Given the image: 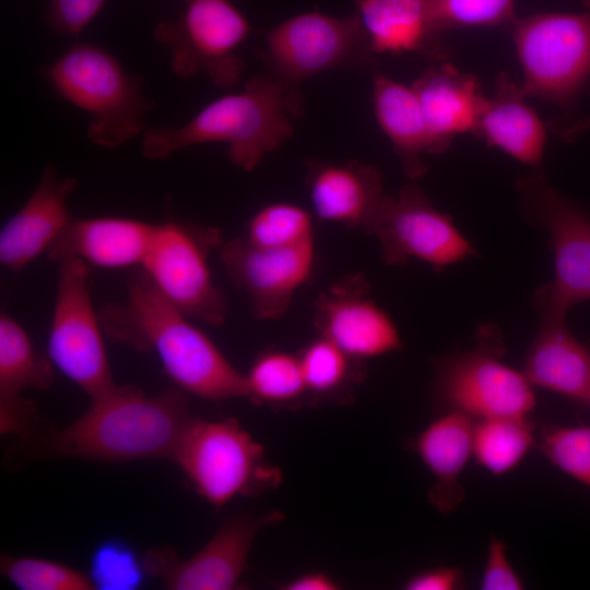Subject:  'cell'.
Segmentation results:
<instances>
[{
    "label": "cell",
    "mask_w": 590,
    "mask_h": 590,
    "mask_svg": "<svg viewBox=\"0 0 590 590\" xmlns=\"http://www.w3.org/2000/svg\"><path fill=\"white\" fill-rule=\"evenodd\" d=\"M505 352L500 330L480 326L474 347L435 362L437 404L474 418H529L536 403L533 385L524 371L502 362Z\"/></svg>",
    "instance_id": "obj_7"
},
{
    "label": "cell",
    "mask_w": 590,
    "mask_h": 590,
    "mask_svg": "<svg viewBox=\"0 0 590 590\" xmlns=\"http://www.w3.org/2000/svg\"><path fill=\"white\" fill-rule=\"evenodd\" d=\"M78 187L71 176H60L48 163L33 192L1 227L0 263L20 272L46 252L72 220L69 199Z\"/></svg>",
    "instance_id": "obj_18"
},
{
    "label": "cell",
    "mask_w": 590,
    "mask_h": 590,
    "mask_svg": "<svg viewBox=\"0 0 590 590\" xmlns=\"http://www.w3.org/2000/svg\"><path fill=\"white\" fill-rule=\"evenodd\" d=\"M309 405L347 403L366 376L365 362L356 359L331 341L318 337L298 353Z\"/></svg>",
    "instance_id": "obj_27"
},
{
    "label": "cell",
    "mask_w": 590,
    "mask_h": 590,
    "mask_svg": "<svg viewBox=\"0 0 590 590\" xmlns=\"http://www.w3.org/2000/svg\"><path fill=\"white\" fill-rule=\"evenodd\" d=\"M474 420L463 412L446 411L408 441L435 477L428 500L442 514L457 509L464 498L459 477L473 452Z\"/></svg>",
    "instance_id": "obj_23"
},
{
    "label": "cell",
    "mask_w": 590,
    "mask_h": 590,
    "mask_svg": "<svg viewBox=\"0 0 590 590\" xmlns=\"http://www.w3.org/2000/svg\"><path fill=\"white\" fill-rule=\"evenodd\" d=\"M306 187L317 217L371 235L389 196L381 172L356 161L309 163Z\"/></svg>",
    "instance_id": "obj_17"
},
{
    "label": "cell",
    "mask_w": 590,
    "mask_h": 590,
    "mask_svg": "<svg viewBox=\"0 0 590 590\" xmlns=\"http://www.w3.org/2000/svg\"><path fill=\"white\" fill-rule=\"evenodd\" d=\"M585 405H587L588 408H590V397H589V399L587 400V402L585 403Z\"/></svg>",
    "instance_id": "obj_40"
},
{
    "label": "cell",
    "mask_w": 590,
    "mask_h": 590,
    "mask_svg": "<svg viewBox=\"0 0 590 590\" xmlns=\"http://www.w3.org/2000/svg\"><path fill=\"white\" fill-rule=\"evenodd\" d=\"M91 402L81 417L48 437L50 453L109 462L172 459L193 418L180 389L146 396L116 385Z\"/></svg>",
    "instance_id": "obj_3"
},
{
    "label": "cell",
    "mask_w": 590,
    "mask_h": 590,
    "mask_svg": "<svg viewBox=\"0 0 590 590\" xmlns=\"http://www.w3.org/2000/svg\"><path fill=\"white\" fill-rule=\"evenodd\" d=\"M432 20L436 31L459 27L509 28L518 19L515 0H429Z\"/></svg>",
    "instance_id": "obj_32"
},
{
    "label": "cell",
    "mask_w": 590,
    "mask_h": 590,
    "mask_svg": "<svg viewBox=\"0 0 590 590\" xmlns=\"http://www.w3.org/2000/svg\"><path fill=\"white\" fill-rule=\"evenodd\" d=\"M56 296L47 340L54 366L95 399L116 384L103 339V327L93 306L90 266L80 259L57 263Z\"/></svg>",
    "instance_id": "obj_9"
},
{
    "label": "cell",
    "mask_w": 590,
    "mask_h": 590,
    "mask_svg": "<svg viewBox=\"0 0 590 590\" xmlns=\"http://www.w3.org/2000/svg\"><path fill=\"white\" fill-rule=\"evenodd\" d=\"M429 131L434 154L456 135L474 131L487 96L479 80L449 63L428 68L412 85Z\"/></svg>",
    "instance_id": "obj_22"
},
{
    "label": "cell",
    "mask_w": 590,
    "mask_h": 590,
    "mask_svg": "<svg viewBox=\"0 0 590 590\" xmlns=\"http://www.w3.org/2000/svg\"><path fill=\"white\" fill-rule=\"evenodd\" d=\"M373 235L388 266H402L416 258L440 271L476 255L451 217L439 212L413 182L397 196H388Z\"/></svg>",
    "instance_id": "obj_13"
},
{
    "label": "cell",
    "mask_w": 590,
    "mask_h": 590,
    "mask_svg": "<svg viewBox=\"0 0 590 590\" xmlns=\"http://www.w3.org/2000/svg\"><path fill=\"white\" fill-rule=\"evenodd\" d=\"M244 237L260 247H291L314 240L312 214L291 202H272L252 214Z\"/></svg>",
    "instance_id": "obj_30"
},
{
    "label": "cell",
    "mask_w": 590,
    "mask_h": 590,
    "mask_svg": "<svg viewBox=\"0 0 590 590\" xmlns=\"http://www.w3.org/2000/svg\"><path fill=\"white\" fill-rule=\"evenodd\" d=\"M481 589L521 590L523 582L507 557L506 544L491 536L487 557L483 570Z\"/></svg>",
    "instance_id": "obj_36"
},
{
    "label": "cell",
    "mask_w": 590,
    "mask_h": 590,
    "mask_svg": "<svg viewBox=\"0 0 590 590\" xmlns=\"http://www.w3.org/2000/svg\"><path fill=\"white\" fill-rule=\"evenodd\" d=\"M245 375L247 398L273 409L309 405L298 354L271 349L259 353Z\"/></svg>",
    "instance_id": "obj_28"
},
{
    "label": "cell",
    "mask_w": 590,
    "mask_h": 590,
    "mask_svg": "<svg viewBox=\"0 0 590 590\" xmlns=\"http://www.w3.org/2000/svg\"><path fill=\"white\" fill-rule=\"evenodd\" d=\"M315 253V240L270 248L252 245L244 236L220 249L228 278L247 295L252 315L260 320L285 315L295 293L312 275Z\"/></svg>",
    "instance_id": "obj_15"
},
{
    "label": "cell",
    "mask_w": 590,
    "mask_h": 590,
    "mask_svg": "<svg viewBox=\"0 0 590 590\" xmlns=\"http://www.w3.org/2000/svg\"><path fill=\"white\" fill-rule=\"evenodd\" d=\"M249 33L248 20L229 0H185L180 15L157 24L153 35L168 50L176 75L203 72L229 88L244 71L238 49Z\"/></svg>",
    "instance_id": "obj_11"
},
{
    "label": "cell",
    "mask_w": 590,
    "mask_h": 590,
    "mask_svg": "<svg viewBox=\"0 0 590 590\" xmlns=\"http://www.w3.org/2000/svg\"><path fill=\"white\" fill-rule=\"evenodd\" d=\"M366 40L374 55L421 52L440 60L448 48L433 23L429 0H356Z\"/></svg>",
    "instance_id": "obj_25"
},
{
    "label": "cell",
    "mask_w": 590,
    "mask_h": 590,
    "mask_svg": "<svg viewBox=\"0 0 590 590\" xmlns=\"http://www.w3.org/2000/svg\"><path fill=\"white\" fill-rule=\"evenodd\" d=\"M44 74L61 98L88 116L86 138L94 145L118 148L148 129L154 103L141 80L103 47L75 44L49 63Z\"/></svg>",
    "instance_id": "obj_4"
},
{
    "label": "cell",
    "mask_w": 590,
    "mask_h": 590,
    "mask_svg": "<svg viewBox=\"0 0 590 590\" xmlns=\"http://www.w3.org/2000/svg\"><path fill=\"white\" fill-rule=\"evenodd\" d=\"M314 324L320 337L359 361L403 347L393 320L369 297L361 275L343 278L318 296Z\"/></svg>",
    "instance_id": "obj_16"
},
{
    "label": "cell",
    "mask_w": 590,
    "mask_h": 590,
    "mask_svg": "<svg viewBox=\"0 0 590 590\" xmlns=\"http://www.w3.org/2000/svg\"><path fill=\"white\" fill-rule=\"evenodd\" d=\"M263 57L272 75L296 87L328 70L369 66L374 54L356 14L338 17L309 11L272 28Z\"/></svg>",
    "instance_id": "obj_12"
},
{
    "label": "cell",
    "mask_w": 590,
    "mask_h": 590,
    "mask_svg": "<svg viewBox=\"0 0 590 590\" xmlns=\"http://www.w3.org/2000/svg\"><path fill=\"white\" fill-rule=\"evenodd\" d=\"M473 430L476 462L494 475L514 470L534 445L533 424L529 418H477Z\"/></svg>",
    "instance_id": "obj_29"
},
{
    "label": "cell",
    "mask_w": 590,
    "mask_h": 590,
    "mask_svg": "<svg viewBox=\"0 0 590 590\" xmlns=\"http://www.w3.org/2000/svg\"><path fill=\"white\" fill-rule=\"evenodd\" d=\"M2 575L21 590H91L88 575L49 559L2 555Z\"/></svg>",
    "instance_id": "obj_31"
},
{
    "label": "cell",
    "mask_w": 590,
    "mask_h": 590,
    "mask_svg": "<svg viewBox=\"0 0 590 590\" xmlns=\"http://www.w3.org/2000/svg\"><path fill=\"white\" fill-rule=\"evenodd\" d=\"M371 101L376 120L391 142L404 174L410 179L422 177L427 169L423 154H434V145L412 86L377 74Z\"/></svg>",
    "instance_id": "obj_26"
},
{
    "label": "cell",
    "mask_w": 590,
    "mask_h": 590,
    "mask_svg": "<svg viewBox=\"0 0 590 590\" xmlns=\"http://www.w3.org/2000/svg\"><path fill=\"white\" fill-rule=\"evenodd\" d=\"M50 358L36 352L26 330L10 315H0V432L30 437L36 417L26 389L45 390L55 380Z\"/></svg>",
    "instance_id": "obj_19"
},
{
    "label": "cell",
    "mask_w": 590,
    "mask_h": 590,
    "mask_svg": "<svg viewBox=\"0 0 590 590\" xmlns=\"http://www.w3.org/2000/svg\"><path fill=\"white\" fill-rule=\"evenodd\" d=\"M539 449L556 468L590 486V426H545Z\"/></svg>",
    "instance_id": "obj_34"
},
{
    "label": "cell",
    "mask_w": 590,
    "mask_h": 590,
    "mask_svg": "<svg viewBox=\"0 0 590 590\" xmlns=\"http://www.w3.org/2000/svg\"><path fill=\"white\" fill-rule=\"evenodd\" d=\"M283 519L284 514L278 510L262 515L240 512L185 560H178L170 550H151L143 557L146 573L161 577L164 587L170 590L235 589L259 531Z\"/></svg>",
    "instance_id": "obj_14"
},
{
    "label": "cell",
    "mask_w": 590,
    "mask_h": 590,
    "mask_svg": "<svg viewBox=\"0 0 590 590\" xmlns=\"http://www.w3.org/2000/svg\"><path fill=\"white\" fill-rule=\"evenodd\" d=\"M508 30L526 95L571 111L590 88V10L538 13L517 19Z\"/></svg>",
    "instance_id": "obj_6"
},
{
    "label": "cell",
    "mask_w": 590,
    "mask_h": 590,
    "mask_svg": "<svg viewBox=\"0 0 590 590\" xmlns=\"http://www.w3.org/2000/svg\"><path fill=\"white\" fill-rule=\"evenodd\" d=\"M155 225L120 216L72 219L46 256L56 263L80 259L103 269L141 266Z\"/></svg>",
    "instance_id": "obj_20"
},
{
    "label": "cell",
    "mask_w": 590,
    "mask_h": 590,
    "mask_svg": "<svg viewBox=\"0 0 590 590\" xmlns=\"http://www.w3.org/2000/svg\"><path fill=\"white\" fill-rule=\"evenodd\" d=\"M106 0H50L46 11L49 28L63 35L81 33L102 11Z\"/></svg>",
    "instance_id": "obj_35"
},
{
    "label": "cell",
    "mask_w": 590,
    "mask_h": 590,
    "mask_svg": "<svg viewBox=\"0 0 590 590\" xmlns=\"http://www.w3.org/2000/svg\"><path fill=\"white\" fill-rule=\"evenodd\" d=\"M526 216L548 233L554 278L533 296L538 310L568 309L590 299V214L554 189L542 174L517 181Z\"/></svg>",
    "instance_id": "obj_10"
},
{
    "label": "cell",
    "mask_w": 590,
    "mask_h": 590,
    "mask_svg": "<svg viewBox=\"0 0 590 590\" xmlns=\"http://www.w3.org/2000/svg\"><path fill=\"white\" fill-rule=\"evenodd\" d=\"M98 314L107 337L138 351L154 352L184 392L210 401L247 398L245 375L142 269L129 276L126 298L106 304Z\"/></svg>",
    "instance_id": "obj_1"
},
{
    "label": "cell",
    "mask_w": 590,
    "mask_h": 590,
    "mask_svg": "<svg viewBox=\"0 0 590 590\" xmlns=\"http://www.w3.org/2000/svg\"><path fill=\"white\" fill-rule=\"evenodd\" d=\"M527 98L522 85L507 74L499 73L473 133L489 146L498 148L523 164L540 168L546 130Z\"/></svg>",
    "instance_id": "obj_24"
},
{
    "label": "cell",
    "mask_w": 590,
    "mask_h": 590,
    "mask_svg": "<svg viewBox=\"0 0 590 590\" xmlns=\"http://www.w3.org/2000/svg\"><path fill=\"white\" fill-rule=\"evenodd\" d=\"M465 586V577L459 567L440 566L418 571L403 583L406 590H459Z\"/></svg>",
    "instance_id": "obj_37"
},
{
    "label": "cell",
    "mask_w": 590,
    "mask_h": 590,
    "mask_svg": "<svg viewBox=\"0 0 590 590\" xmlns=\"http://www.w3.org/2000/svg\"><path fill=\"white\" fill-rule=\"evenodd\" d=\"M196 492L215 508L237 496L257 497L276 489L280 468L236 418H192L172 458Z\"/></svg>",
    "instance_id": "obj_5"
},
{
    "label": "cell",
    "mask_w": 590,
    "mask_h": 590,
    "mask_svg": "<svg viewBox=\"0 0 590 590\" xmlns=\"http://www.w3.org/2000/svg\"><path fill=\"white\" fill-rule=\"evenodd\" d=\"M281 588L284 590H337L341 587L339 582L327 573L312 570L297 576L282 585Z\"/></svg>",
    "instance_id": "obj_38"
},
{
    "label": "cell",
    "mask_w": 590,
    "mask_h": 590,
    "mask_svg": "<svg viewBox=\"0 0 590 590\" xmlns=\"http://www.w3.org/2000/svg\"><path fill=\"white\" fill-rule=\"evenodd\" d=\"M300 109L297 87L272 74L253 76L241 91L212 101L179 127L148 128L141 151L158 161L187 146L221 142L235 166L252 170L292 137Z\"/></svg>",
    "instance_id": "obj_2"
},
{
    "label": "cell",
    "mask_w": 590,
    "mask_h": 590,
    "mask_svg": "<svg viewBox=\"0 0 590 590\" xmlns=\"http://www.w3.org/2000/svg\"><path fill=\"white\" fill-rule=\"evenodd\" d=\"M148 575L143 559L125 542L101 543L91 557L90 578L94 589L133 590Z\"/></svg>",
    "instance_id": "obj_33"
},
{
    "label": "cell",
    "mask_w": 590,
    "mask_h": 590,
    "mask_svg": "<svg viewBox=\"0 0 590 590\" xmlns=\"http://www.w3.org/2000/svg\"><path fill=\"white\" fill-rule=\"evenodd\" d=\"M222 244L217 227L175 221L156 224L140 267L186 316L216 327L226 319L227 303L213 282L209 259Z\"/></svg>",
    "instance_id": "obj_8"
},
{
    "label": "cell",
    "mask_w": 590,
    "mask_h": 590,
    "mask_svg": "<svg viewBox=\"0 0 590 590\" xmlns=\"http://www.w3.org/2000/svg\"><path fill=\"white\" fill-rule=\"evenodd\" d=\"M583 4L587 10H590V0H583Z\"/></svg>",
    "instance_id": "obj_39"
},
{
    "label": "cell",
    "mask_w": 590,
    "mask_h": 590,
    "mask_svg": "<svg viewBox=\"0 0 590 590\" xmlns=\"http://www.w3.org/2000/svg\"><path fill=\"white\" fill-rule=\"evenodd\" d=\"M539 312L524 374L533 386L585 404L590 397V347L568 328L567 312Z\"/></svg>",
    "instance_id": "obj_21"
}]
</instances>
